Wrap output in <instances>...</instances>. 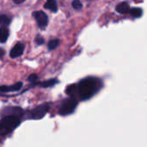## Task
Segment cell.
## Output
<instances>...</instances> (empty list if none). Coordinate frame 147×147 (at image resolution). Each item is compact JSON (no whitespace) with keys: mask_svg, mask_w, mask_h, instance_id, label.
<instances>
[{"mask_svg":"<svg viewBox=\"0 0 147 147\" xmlns=\"http://www.w3.org/2000/svg\"><path fill=\"white\" fill-rule=\"evenodd\" d=\"M37 75L36 74H32V75H30L28 78V81H30V82H34V80H36L37 79Z\"/></svg>","mask_w":147,"mask_h":147,"instance_id":"18","label":"cell"},{"mask_svg":"<svg viewBox=\"0 0 147 147\" xmlns=\"http://www.w3.org/2000/svg\"><path fill=\"white\" fill-rule=\"evenodd\" d=\"M35 42L37 45H42L44 43V39L40 36H37L36 39H35Z\"/></svg>","mask_w":147,"mask_h":147,"instance_id":"17","label":"cell"},{"mask_svg":"<svg viewBox=\"0 0 147 147\" xmlns=\"http://www.w3.org/2000/svg\"><path fill=\"white\" fill-rule=\"evenodd\" d=\"M102 86V82L97 78H87L78 84L67 88L66 93L71 97H78L80 100H87L97 93ZM76 99V98H75Z\"/></svg>","mask_w":147,"mask_h":147,"instance_id":"1","label":"cell"},{"mask_svg":"<svg viewBox=\"0 0 147 147\" xmlns=\"http://www.w3.org/2000/svg\"><path fill=\"white\" fill-rule=\"evenodd\" d=\"M33 16L36 20L38 26L40 28H45L48 23L47 16L43 11H34L33 12Z\"/></svg>","mask_w":147,"mask_h":147,"instance_id":"5","label":"cell"},{"mask_svg":"<svg viewBox=\"0 0 147 147\" xmlns=\"http://www.w3.org/2000/svg\"><path fill=\"white\" fill-rule=\"evenodd\" d=\"M20 124L19 117L15 115L4 116L0 121V135L8 134Z\"/></svg>","mask_w":147,"mask_h":147,"instance_id":"2","label":"cell"},{"mask_svg":"<svg viewBox=\"0 0 147 147\" xmlns=\"http://www.w3.org/2000/svg\"><path fill=\"white\" fill-rule=\"evenodd\" d=\"M23 110L18 107H12V108H7L4 109L2 112L3 116H7V115H15L17 117H20L23 115Z\"/></svg>","mask_w":147,"mask_h":147,"instance_id":"6","label":"cell"},{"mask_svg":"<svg viewBox=\"0 0 147 147\" xmlns=\"http://www.w3.org/2000/svg\"><path fill=\"white\" fill-rule=\"evenodd\" d=\"M77 105H78V101L75 98L71 97L69 99H66L65 101L63 102V103L59 109V113L61 115H70V114L74 112V110L77 108Z\"/></svg>","mask_w":147,"mask_h":147,"instance_id":"3","label":"cell"},{"mask_svg":"<svg viewBox=\"0 0 147 147\" xmlns=\"http://www.w3.org/2000/svg\"><path fill=\"white\" fill-rule=\"evenodd\" d=\"M48 110H49L48 104H42V105L38 106L37 108L32 109L28 113V119H31V120H40L45 116V115L47 113Z\"/></svg>","mask_w":147,"mask_h":147,"instance_id":"4","label":"cell"},{"mask_svg":"<svg viewBox=\"0 0 147 147\" xmlns=\"http://www.w3.org/2000/svg\"><path fill=\"white\" fill-rule=\"evenodd\" d=\"M4 53H5V52H4V49H3V48H1V47H0V59L3 57Z\"/></svg>","mask_w":147,"mask_h":147,"instance_id":"19","label":"cell"},{"mask_svg":"<svg viewBox=\"0 0 147 147\" xmlns=\"http://www.w3.org/2000/svg\"><path fill=\"white\" fill-rule=\"evenodd\" d=\"M9 32L6 26L1 27L0 28V42L4 43L9 37Z\"/></svg>","mask_w":147,"mask_h":147,"instance_id":"10","label":"cell"},{"mask_svg":"<svg viewBox=\"0 0 147 147\" xmlns=\"http://www.w3.org/2000/svg\"><path fill=\"white\" fill-rule=\"evenodd\" d=\"M22 86V83L19 82V83H16L13 85H10V86H6V85H3V86H0V91L1 92H11V91H17L19 90Z\"/></svg>","mask_w":147,"mask_h":147,"instance_id":"8","label":"cell"},{"mask_svg":"<svg viewBox=\"0 0 147 147\" xmlns=\"http://www.w3.org/2000/svg\"><path fill=\"white\" fill-rule=\"evenodd\" d=\"M10 18L9 17V16H5V15H2L1 16H0V26L1 27H3V26H8L9 23H10Z\"/></svg>","mask_w":147,"mask_h":147,"instance_id":"13","label":"cell"},{"mask_svg":"<svg viewBox=\"0 0 147 147\" xmlns=\"http://www.w3.org/2000/svg\"><path fill=\"white\" fill-rule=\"evenodd\" d=\"M72 7H73L75 9L79 10V9H82L83 4H82V3L80 2V0H74V1L72 2Z\"/></svg>","mask_w":147,"mask_h":147,"instance_id":"16","label":"cell"},{"mask_svg":"<svg viewBox=\"0 0 147 147\" xmlns=\"http://www.w3.org/2000/svg\"><path fill=\"white\" fill-rule=\"evenodd\" d=\"M24 48H25L24 44H23V43H21V42H18V43L10 50L9 56H10L11 58H13V59L21 56V55L23 53Z\"/></svg>","mask_w":147,"mask_h":147,"instance_id":"7","label":"cell"},{"mask_svg":"<svg viewBox=\"0 0 147 147\" xmlns=\"http://www.w3.org/2000/svg\"><path fill=\"white\" fill-rule=\"evenodd\" d=\"M129 12H130V14H131L132 16L136 17V18L141 16V15L143 13L142 9H140V8H133V9H130V11Z\"/></svg>","mask_w":147,"mask_h":147,"instance_id":"12","label":"cell"},{"mask_svg":"<svg viewBox=\"0 0 147 147\" xmlns=\"http://www.w3.org/2000/svg\"><path fill=\"white\" fill-rule=\"evenodd\" d=\"M58 81L56 79H51V80H48V81H46V82H43V83H40V84L42 86V87H51V86H53L55 84H57Z\"/></svg>","mask_w":147,"mask_h":147,"instance_id":"15","label":"cell"},{"mask_svg":"<svg viewBox=\"0 0 147 147\" xmlns=\"http://www.w3.org/2000/svg\"><path fill=\"white\" fill-rule=\"evenodd\" d=\"M44 7L46 9H50L52 12H57L58 10V5H57L56 0H47Z\"/></svg>","mask_w":147,"mask_h":147,"instance_id":"11","label":"cell"},{"mask_svg":"<svg viewBox=\"0 0 147 147\" xmlns=\"http://www.w3.org/2000/svg\"><path fill=\"white\" fill-rule=\"evenodd\" d=\"M59 40L58 39H54V40H50L48 42L47 47H48L49 50H53L59 46Z\"/></svg>","mask_w":147,"mask_h":147,"instance_id":"14","label":"cell"},{"mask_svg":"<svg viewBox=\"0 0 147 147\" xmlns=\"http://www.w3.org/2000/svg\"><path fill=\"white\" fill-rule=\"evenodd\" d=\"M116 10L121 14H127L130 11V5L127 2H122L116 6Z\"/></svg>","mask_w":147,"mask_h":147,"instance_id":"9","label":"cell"},{"mask_svg":"<svg viewBox=\"0 0 147 147\" xmlns=\"http://www.w3.org/2000/svg\"><path fill=\"white\" fill-rule=\"evenodd\" d=\"M25 0H13V2L15 3H17V4H19V3H23Z\"/></svg>","mask_w":147,"mask_h":147,"instance_id":"20","label":"cell"}]
</instances>
